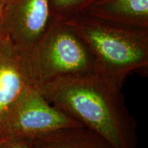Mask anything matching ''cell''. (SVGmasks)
I'll list each match as a JSON object with an SVG mask.
<instances>
[{
  "mask_svg": "<svg viewBox=\"0 0 148 148\" xmlns=\"http://www.w3.org/2000/svg\"><path fill=\"white\" fill-rule=\"evenodd\" d=\"M49 103L114 148H136V120L120 88L93 72L65 77L37 87Z\"/></svg>",
  "mask_w": 148,
  "mask_h": 148,
  "instance_id": "6da1fadb",
  "label": "cell"
},
{
  "mask_svg": "<svg viewBox=\"0 0 148 148\" xmlns=\"http://www.w3.org/2000/svg\"><path fill=\"white\" fill-rule=\"evenodd\" d=\"M66 24L89 49L96 72L120 88L130 74L147 73L148 40L145 29L96 21Z\"/></svg>",
  "mask_w": 148,
  "mask_h": 148,
  "instance_id": "7a4b0ae2",
  "label": "cell"
},
{
  "mask_svg": "<svg viewBox=\"0 0 148 148\" xmlns=\"http://www.w3.org/2000/svg\"><path fill=\"white\" fill-rule=\"evenodd\" d=\"M29 62L36 87L65 77L96 72L89 49L66 23L51 25Z\"/></svg>",
  "mask_w": 148,
  "mask_h": 148,
  "instance_id": "3957f363",
  "label": "cell"
},
{
  "mask_svg": "<svg viewBox=\"0 0 148 148\" xmlns=\"http://www.w3.org/2000/svg\"><path fill=\"white\" fill-rule=\"evenodd\" d=\"M83 126L56 108L32 86L0 121V139L36 140L50 133Z\"/></svg>",
  "mask_w": 148,
  "mask_h": 148,
  "instance_id": "277c9868",
  "label": "cell"
},
{
  "mask_svg": "<svg viewBox=\"0 0 148 148\" xmlns=\"http://www.w3.org/2000/svg\"><path fill=\"white\" fill-rule=\"evenodd\" d=\"M1 13L9 39L18 50L31 57L51 26L49 0H5Z\"/></svg>",
  "mask_w": 148,
  "mask_h": 148,
  "instance_id": "5b68a950",
  "label": "cell"
},
{
  "mask_svg": "<svg viewBox=\"0 0 148 148\" xmlns=\"http://www.w3.org/2000/svg\"><path fill=\"white\" fill-rule=\"evenodd\" d=\"M32 86L29 58L6 34L0 43V121Z\"/></svg>",
  "mask_w": 148,
  "mask_h": 148,
  "instance_id": "8992f818",
  "label": "cell"
},
{
  "mask_svg": "<svg viewBox=\"0 0 148 148\" xmlns=\"http://www.w3.org/2000/svg\"><path fill=\"white\" fill-rule=\"evenodd\" d=\"M36 148H114L104 138L84 126L61 130L35 140Z\"/></svg>",
  "mask_w": 148,
  "mask_h": 148,
  "instance_id": "52a82bcc",
  "label": "cell"
},
{
  "mask_svg": "<svg viewBox=\"0 0 148 148\" xmlns=\"http://www.w3.org/2000/svg\"><path fill=\"white\" fill-rule=\"evenodd\" d=\"M116 23L125 26L145 29L148 16V0H112L108 5Z\"/></svg>",
  "mask_w": 148,
  "mask_h": 148,
  "instance_id": "ba28073f",
  "label": "cell"
},
{
  "mask_svg": "<svg viewBox=\"0 0 148 148\" xmlns=\"http://www.w3.org/2000/svg\"><path fill=\"white\" fill-rule=\"evenodd\" d=\"M0 148H36L34 140L14 139L5 140Z\"/></svg>",
  "mask_w": 148,
  "mask_h": 148,
  "instance_id": "9c48e42d",
  "label": "cell"
},
{
  "mask_svg": "<svg viewBox=\"0 0 148 148\" xmlns=\"http://www.w3.org/2000/svg\"><path fill=\"white\" fill-rule=\"evenodd\" d=\"M84 0H53V4L58 8H68L82 2Z\"/></svg>",
  "mask_w": 148,
  "mask_h": 148,
  "instance_id": "30bf717a",
  "label": "cell"
},
{
  "mask_svg": "<svg viewBox=\"0 0 148 148\" xmlns=\"http://www.w3.org/2000/svg\"><path fill=\"white\" fill-rule=\"evenodd\" d=\"M1 7L0 8V43H1L2 40L4 38V37L6 36V33H5L4 25H3V18H2V13H1Z\"/></svg>",
  "mask_w": 148,
  "mask_h": 148,
  "instance_id": "8fae6325",
  "label": "cell"
},
{
  "mask_svg": "<svg viewBox=\"0 0 148 148\" xmlns=\"http://www.w3.org/2000/svg\"><path fill=\"white\" fill-rule=\"evenodd\" d=\"M5 0H0V8L3 6V3H4Z\"/></svg>",
  "mask_w": 148,
  "mask_h": 148,
  "instance_id": "7c38bea8",
  "label": "cell"
},
{
  "mask_svg": "<svg viewBox=\"0 0 148 148\" xmlns=\"http://www.w3.org/2000/svg\"><path fill=\"white\" fill-rule=\"evenodd\" d=\"M5 140H1V139H0V145H1V144H2L3 142H4Z\"/></svg>",
  "mask_w": 148,
  "mask_h": 148,
  "instance_id": "4fadbf2b",
  "label": "cell"
}]
</instances>
